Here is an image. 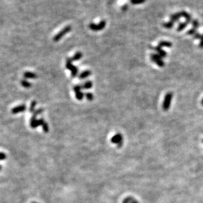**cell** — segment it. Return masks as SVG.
<instances>
[{
	"label": "cell",
	"mask_w": 203,
	"mask_h": 203,
	"mask_svg": "<svg viewBox=\"0 0 203 203\" xmlns=\"http://www.w3.org/2000/svg\"><path fill=\"white\" fill-rule=\"evenodd\" d=\"M72 60L71 58H68L66 59V67L71 72V76L72 77H75L78 73V68L77 67L75 66L72 63Z\"/></svg>",
	"instance_id": "obj_1"
},
{
	"label": "cell",
	"mask_w": 203,
	"mask_h": 203,
	"mask_svg": "<svg viewBox=\"0 0 203 203\" xmlns=\"http://www.w3.org/2000/svg\"><path fill=\"white\" fill-rule=\"evenodd\" d=\"M72 30V27L71 26H67L65 27L63 30H62L56 34L53 38V40L55 42L59 41L65 35L69 32Z\"/></svg>",
	"instance_id": "obj_2"
},
{
	"label": "cell",
	"mask_w": 203,
	"mask_h": 203,
	"mask_svg": "<svg viewBox=\"0 0 203 203\" xmlns=\"http://www.w3.org/2000/svg\"><path fill=\"white\" fill-rule=\"evenodd\" d=\"M173 93L171 92H169L166 94L163 103V109L164 111H168L169 110L173 98Z\"/></svg>",
	"instance_id": "obj_3"
},
{
	"label": "cell",
	"mask_w": 203,
	"mask_h": 203,
	"mask_svg": "<svg viewBox=\"0 0 203 203\" xmlns=\"http://www.w3.org/2000/svg\"><path fill=\"white\" fill-rule=\"evenodd\" d=\"M151 59L152 62L155 63L158 66L163 67L165 66V63L163 59V58L157 54H151L150 55Z\"/></svg>",
	"instance_id": "obj_4"
},
{
	"label": "cell",
	"mask_w": 203,
	"mask_h": 203,
	"mask_svg": "<svg viewBox=\"0 0 203 203\" xmlns=\"http://www.w3.org/2000/svg\"><path fill=\"white\" fill-rule=\"evenodd\" d=\"M106 26V20H103L98 24L94 23H90L89 26V27L91 30L93 31H101L103 29H104Z\"/></svg>",
	"instance_id": "obj_5"
},
{
	"label": "cell",
	"mask_w": 203,
	"mask_h": 203,
	"mask_svg": "<svg viewBox=\"0 0 203 203\" xmlns=\"http://www.w3.org/2000/svg\"><path fill=\"white\" fill-rule=\"evenodd\" d=\"M36 118H37V116L33 114L32 118H31V120H30V126L33 129L36 128L37 127H38V126H40V125L42 126L45 121L43 118H40V119L37 120Z\"/></svg>",
	"instance_id": "obj_6"
},
{
	"label": "cell",
	"mask_w": 203,
	"mask_h": 203,
	"mask_svg": "<svg viewBox=\"0 0 203 203\" xmlns=\"http://www.w3.org/2000/svg\"><path fill=\"white\" fill-rule=\"evenodd\" d=\"M111 142L112 143L116 144L118 148H120L123 145V136L120 133H118L112 136L111 139Z\"/></svg>",
	"instance_id": "obj_7"
},
{
	"label": "cell",
	"mask_w": 203,
	"mask_h": 203,
	"mask_svg": "<svg viewBox=\"0 0 203 203\" xmlns=\"http://www.w3.org/2000/svg\"><path fill=\"white\" fill-rule=\"evenodd\" d=\"M82 86L80 85H75L73 87V90L75 93L76 98L79 101H82L84 98V93L81 91Z\"/></svg>",
	"instance_id": "obj_8"
},
{
	"label": "cell",
	"mask_w": 203,
	"mask_h": 203,
	"mask_svg": "<svg viewBox=\"0 0 203 203\" xmlns=\"http://www.w3.org/2000/svg\"><path fill=\"white\" fill-rule=\"evenodd\" d=\"M26 110V106L24 104H22L20 106H17V107L13 108L11 110V113L13 114H17L20 112H22L25 111Z\"/></svg>",
	"instance_id": "obj_9"
},
{
	"label": "cell",
	"mask_w": 203,
	"mask_h": 203,
	"mask_svg": "<svg viewBox=\"0 0 203 203\" xmlns=\"http://www.w3.org/2000/svg\"><path fill=\"white\" fill-rule=\"evenodd\" d=\"M151 48L153 50L156 51L157 54H159L160 56H161L163 58H165L167 56V54H168L167 52L163 50V49L159 46H157L156 47H154V48Z\"/></svg>",
	"instance_id": "obj_10"
},
{
	"label": "cell",
	"mask_w": 203,
	"mask_h": 203,
	"mask_svg": "<svg viewBox=\"0 0 203 203\" xmlns=\"http://www.w3.org/2000/svg\"><path fill=\"white\" fill-rule=\"evenodd\" d=\"M181 17H182V15H181V12H179V13H174L173 14H171L170 17V19L171 21L175 23V22H178L179 20Z\"/></svg>",
	"instance_id": "obj_11"
},
{
	"label": "cell",
	"mask_w": 203,
	"mask_h": 203,
	"mask_svg": "<svg viewBox=\"0 0 203 203\" xmlns=\"http://www.w3.org/2000/svg\"><path fill=\"white\" fill-rule=\"evenodd\" d=\"M182 17H184L186 19V22L187 23H188V24L192 22V17L191 16V15L190 14H188V13H187L185 11H182L181 12Z\"/></svg>",
	"instance_id": "obj_12"
},
{
	"label": "cell",
	"mask_w": 203,
	"mask_h": 203,
	"mask_svg": "<svg viewBox=\"0 0 203 203\" xmlns=\"http://www.w3.org/2000/svg\"><path fill=\"white\" fill-rule=\"evenodd\" d=\"M158 46L163 48V47H166V48H171L172 46V43L167 41H161L159 42Z\"/></svg>",
	"instance_id": "obj_13"
},
{
	"label": "cell",
	"mask_w": 203,
	"mask_h": 203,
	"mask_svg": "<svg viewBox=\"0 0 203 203\" xmlns=\"http://www.w3.org/2000/svg\"><path fill=\"white\" fill-rule=\"evenodd\" d=\"M91 75V72L89 70H86L83 71L82 73H81L79 76V78L80 79H84L89 77Z\"/></svg>",
	"instance_id": "obj_14"
},
{
	"label": "cell",
	"mask_w": 203,
	"mask_h": 203,
	"mask_svg": "<svg viewBox=\"0 0 203 203\" xmlns=\"http://www.w3.org/2000/svg\"><path fill=\"white\" fill-rule=\"evenodd\" d=\"M24 77L26 79H34L37 78V75L31 72H26L24 73Z\"/></svg>",
	"instance_id": "obj_15"
},
{
	"label": "cell",
	"mask_w": 203,
	"mask_h": 203,
	"mask_svg": "<svg viewBox=\"0 0 203 203\" xmlns=\"http://www.w3.org/2000/svg\"><path fill=\"white\" fill-rule=\"evenodd\" d=\"M82 57H83V53L80 51H78L75 53V54L73 56V57L71 58V59L72 61H77L80 60Z\"/></svg>",
	"instance_id": "obj_16"
},
{
	"label": "cell",
	"mask_w": 203,
	"mask_h": 203,
	"mask_svg": "<svg viewBox=\"0 0 203 203\" xmlns=\"http://www.w3.org/2000/svg\"><path fill=\"white\" fill-rule=\"evenodd\" d=\"M122 203H139V202L133 197H127L122 202Z\"/></svg>",
	"instance_id": "obj_17"
},
{
	"label": "cell",
	"mask_w": 203,
	"mask_h": 203,
	"mask_svg": "<svg viewBox=\"0 0 203 203\" xmlns=\"http://www.w3.org/2000/svg\"><path fill=\"white\" fill-rule=\"evenodd\" d=\"M174 25V23L171 20H170L168 22H165L163 24V26L167 29H171L173 27Z\"/></svg>",
	"instance_id": "obj_18"
},
{
	"label": "cell",
	"mask_w": 203,
	"mask_h": 203,
	"mask_svg": "<svg viewBox=\"0 0 203 203\" xmlns=\"http://www.w3.org/2000/svg\"><path fill=\"white\" fill-rule=\"evenodd\" d=\"M188 24V23H187L186 22L179 23V25H178V27H177V31L180 32V31L184 30L185 28H186V27L187 26Z\"/></svg>",
	"instance_id": "obj_19"
},
{
	"label": "cell",
	"mask_w": 203,
	"mask_h": 203,
	"mask_svg": "<svg viewBox=\"0 0 203 203\" xmlns=\"http://www.w3.org/2000/svg\"><path fill=\"white\" fill-rule=\"evenodd\" d=\"M81 86H82V88L84 89H90L93 86V83L91 81H87Z\"/></svg>",
	"instance_id": "obj_20"
},
{
	"label": "cell",
	"mask_w": 203,
	"mask_h": 203,
	"mask_svg": "<svg viewBox=\"0 0 203 203\" xmlns=\"http://www.w3.org/2000/svg\"><path fill=\"white\" fill-rule=\"evenodd\" d=\"M21 85L25 88H30L31 87V84L26 80H23L20 82Z\"/></svg>",
	"instance_id": "obj_21"
},
{
	"label": "cell",
	"mask_w": 203,
	"mask_h": 203,
	"mask_svg": "<svg viewBox=\"0 0 203 203\" xmlns=\"http://www.w3.org/2000/svg\"><path fill=\"white\" fill-rule=\"evenodd\" d=\"M36 104H37V102L35 101H33L31 102V105H30V111L31 112L34 113V112L36 111L34 109H35V107L36 106Z\"/></svg>",
	"instance_id": "obj_22"
},
{
	"label": "cell",
	"mask_w": 203,
	"mask_h": 203,
	"mask_svg": "<svg viewBox=\"0 0 203 203\" xmlns=\"http://www.w3.org/2000/svg\"><path fill=\"white\" fill-rule=\"evenodd\" d=\"M191 23H192V25L193 28H195V29H196V30L199 28V22L198 21V20H196V19H194V20H192Z\"/></svg>",
	"instance_id": "obj_23"
},
{
	"label": "cell",
	"mask_w": 203,
	"mask_h": 203,
	"mask_svg": "<svg viewBox=\"0 0 203 203\" xmlns=\"http://www.w3.org/2000/svg\"><path fill=\"white\" fill-rule=\"evenodd\" d=\"M85 97L86 98V99L89 101H91L93 100L94 98V96L93 95V94L91 93L90 92H87L85 94Z\"/></svg>",
	"instance_id": "obj_24"
},
{
	"label": "cell",
	"mask_w": 203,
	"mask_h": 203,
	"mask_svg": "<svg viewBox=\"0 0 203 203\" xmlns=\"http://www.w3.org/2000/svg\"><path fill=\"white\" fill-rule=\"evenodd\" d=\"M42 129L45 133H48L49 129L48 124L46 122V121H44L43 125H42Z\"/></svg>",
	"instance_id": "obj_25"
},
{
	"label": "cell",
	"mask_w": 203,
	"mask_h": 203,
	"mask_svg": "<svg viewBox=\"0 0 203 203\" xmlns=\"http://www.w3.org/2000/svg\"><path fill=\"white\" fill-rule=\"evenodd\" d=\"M146 1V0H130V2L133 5H138L145 3Z\"/></svg>",
	"instance_id": "obj_26"
},
{
	"label": "cell",
	"mask_w": 203,
	"mask_h": 203,
	"mask_svg": "<svg viewBox=\"0 0 203 203\" xmlns=\"http://www.w3.org/2000/svg\"><path fill=\"white\" fill-rule=\"evenodd\" d=\"M43 112H44V109L42 108H39L38 110H36L33 113V114H34L35 115H36L37 116L38 115L41 114Z\"/></svg>",
	"instance_id": "obj_27"
},
{
	"label": "cell",
	"mask_w": 203,
	"mask_h": 203,
	"mask_svg": "<svg viewBox=\"0 0 203 203\" xmlns=\"http://www.w3.org/2000/svg\"><path fill=\"white\" fill-rule=\"evenodd\" d=\"M196 32H196V29H195V28H192L189 30L187 32V34H189V35H194Z\"/></svg>",
	"instance_id": "obj_28"
},
{
	"label": "cell",
	"mask_w": 203,
	"mask_h": 203,
	"mask_svg": "<svg viewBox=\"0 0 203 203\" xmlns=\"http://www.w3.org/2000/svg\"><path fill=\"white\" fill-rule=\"evenodd\" d=\"M202 34H201L200 33L196 32V34L194 35V38L195 39H200V38H201V37H202Z\"/></svg>",
	"instance_id": "obj_29"
},
{
	"label": "cell",
	"mask_w": 203,
	"mask_h": 203,
	"mask_svg": "<svg viewBox=\"0 0 203 203\" xmlns=\"http://www.w3.org/2000/svg\"><path fill=\"white\" fill-rule=\"evenodd\" d=\"M200 40V44L199 45V47L200 48L202 49V48H203V34L202 35V37H201Z\"/></svg>",
	"instance_id": "obj_30"
},
{
	"label": "cell",
	"mask_w": 203,
	"mask_h": 203,
	"mask_svg": "<svg viewBox=\"0 0 203 203\" xmlns=\"http://www.w3.org/2000/svg\"><path fill=\"white\" fill-rule=\"evenodd\" d=\"M1 160H5L6 158V155L5 153H3V152H1Z\"/></svg>",
	"instance_id": "obj_31"
},
{
	"label": "cell",
	"mask_w": 203,
	"mask_h": 203,
	"mask_svg": "<svg viewBox=\"0 0 203 203\" xmlns=\"http://www.w3.org/2000/svg\"><path fill=\"white\" fill-rule=\"evenodd\" d=\"M127 7H128V6H127V5H124V6L122 7V10H127Z\"/></svg>",
	"instance_id": "obj_32"
},
{
	"label": "cell",
	"mask_w": 203,
	"mask_h": 203,
	"mask_svg": "<svg viewBox=\"0 0 203 203\" xmlns=\"http://www.w3.org/2000/svg\"><path fill=\"white\" fill-rule=\"evenodd\" d=\"M202 106H203V98L202 101Z\"/></svg>",
	"instance_id": "obj_33"
},
{
	"label": "cell",
	"mask_w": 203,
	"mask_h": 203,
	"mask_svg": "<svg viewBox=\"0 0 203 203\" xmlns=\"http://www.w3.org/2000/svg\"><path fill=\"white\" fill-rule=\"evenodd\" d=\"M202 141H203V140H202Z\"/></svg>",
	"instance_id": "obj_34"
},
{
	"label": "cell",
	"mask_w": 203,
	"mask_h": 203,
	"mask_svg": "<svg viewBox=\"0 0 203 203\" xmlns=\"http://www.w3.org/2000/svg\"></svg>",
	"instance_id": "obj_35"
}]
</instances>
